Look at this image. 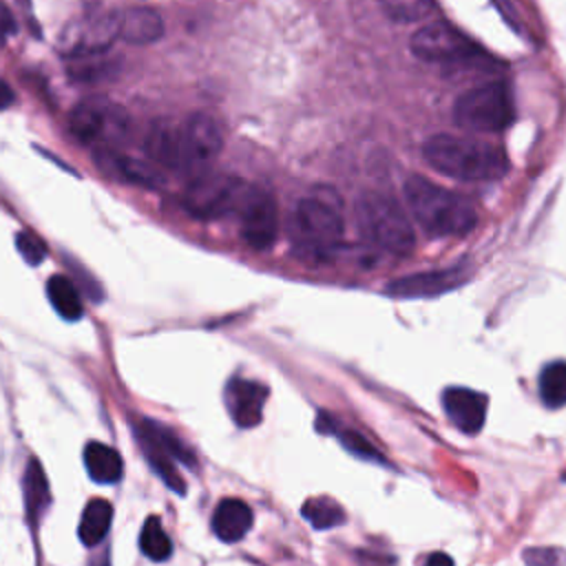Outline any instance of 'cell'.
<instances>
[{"label":"cell","instance_id":"obj_1","mask_svg":"<svg viewBox=\"0 0 566 566\" xmlns=\"http://www.w3.org/2000/svg\"><path fill=\"white\" fill-rule=\"evenodd\" d=\"M422 153L433 170L460 181H493L509 170L502 148L471 137L438 133L424 142Z\"/></svg>","mask_w":566,"mask_h":566},{"label":"cell","instance_id":"obj_2","mask_svg":"<svg viewBox=\"0 0 566 566\" xmlns=\"http://www.w3.org/2000/svg\"><path fill=\"white\" fill-rule=\"evenodd\" d=\"M402 192L413 221L429 237H462L478 223V214L464 197L420 175H411Z\"/></svg>","mask_w":566,"mask_h":566},{"label":"cell","instance_id":"obj_3","mask_svg":"<svg viewBox=\"0 0 566 566\" xmlns=\"http://www.w3.org/2000/svg\"><path fill=\"white\" fill-rule=\"evenodd\" d=\"M292 237L307 256H329L343 239V217L329 190L303 197L292 214Z\"/></svg>","mask_w":566,"mask_h":566},{"label":"cell","instance_id":"obj_4","mask_svg":"<svg viewBox=\"0 0 566 566\" xmlns=\"http://www.w3.org/2000/svg\"><path fill=\"white\" fill-rule=\"evenodd\" d=\"M356 219L363 237L382 252L402 256L413 248V228L391 197L365 192L356 201Z\"/></svg>","mask_w":566,"mask_h":566},{"label":"cell","instance_id":"obj_5","mask_svg":"<svg viewBox=\"0 0 566 566\" xmlns=\"http://www.w3.org/2000/svg\"><path fill=\"white\" fill-rule=\"evenodd\" d=\"M515 117L513 97L506 84L489 82L462 93L453 104V119L471 133H500Z\"/></svg>","mask_w":566,"mask_h":566},{"label":"cell","instance_id":"obj_6","mask_svg":"<svg viewBox=\"0 0 566 566\" xmlns=\"http://www.w3.org/2000/svg\"><path fill=\"white\" fill-rule=\"evenodd\" d=\"M69 126L80 142L97 148H111L126 139L130 130V117L124 106L95 95L73 106Z\"/></svg>","mask_w":566,"mask_h":566},{"label":"cell","instance_id":"obj_7","mask_svg":"<svg viewBox=\"0 0 566 566\" xmlns=\"http://www.w3.org/2000/svg\"><path fill=\"white\" fill-rule=\"evenodd\" d=\"M252 186L226 172L199 175L184 195V208L197 219H219L241 210Z\"/></svg>","mask_w":566,"mask_h":566},{"label":"cell","instance_id":"obj_8","mask_svg":"<svg viewBox=\"0 0 566 566\" xmlns=\"http://www.w3.org/2000/svg\"><path fill=\"white\" fill-rule=\"evenodd\" d=\"M135 436L148 464L166 482V486H170L177 493H186V484L175 462H186L188 467H195V455L184 444V440L177 438L175 431L155 420H139L135 424Z\"/></svg>","mask_w":566,"mask_h":566},{"label":"cell","instance_id":"obj_9","mask_svg":"<svg viewBox=\"0 0 566 566\" xmlns=\"http://www.w3.org/2000/svg\"><path fill=\"white\" fill-rule=\"evenodd\" d=\"M119 13H91L69 22L57 40V49L71 60L82 55H95L108 51V46L119 40Z\"/></svg>","mask_w":566,"mask_h":566},{"label":"cell","instance_id":"obj_10","mask_svg":"<svg viewBox=\"0 0 566 566\" xmlns=\"http://www.w3.org/2000/svg\"><path fill=\"white\" fill-rule=\"evenodd\" d=\"M478 44L447 22H429L411 35V53L424 62L453 64L478 55Z\"/></svg>","mask_w":566,"mask_h":566},{"label":"cell","instance_id":"obj_11","mask_svg":"<svg viewBox=\"0 0 566 566\" xmlns=\"http://www.w3.org/2000/svg\"><path fill=\"white\" fill-rule=\"evenodd\" d=\"M241 234L254 250H268L276 241L279 212L276 201L268 190L250 188L245 201L241 203Z\"/></svg>","mask_w":566,"mask_h":566},{"label":"cell","instance_id":"obj_12","mask_svg":"<svg viewBox=\"0 0 566 566\" xmlns=\"http://www.w3.org/2000/svg\"><path fill=\"white\" fill-rule=\"evenodd\" d=\"M186 161L190 166L210 164L223 146L221 124L210 113H192L181 122Z\"/></svg>","mask_w":566,"mask_h":566},{"label":"cell","instance_id":"obj_13","mask_svg":"<svg viewBox=\"0 0 566 566\" xmlns=\"http://www.w3.org/2000/svg\"><path fill=\"white\" fill-rule=\"evenodd\" d=\"M223 400H226V409H228L232 422L241 429H252L263 418L268 389L254 380L232 378L226 385Z\"/></svg>","mask_w":566,"mask_h":566},{"label":"cell","instance_id":"obj_14","mask_svg":"<svg viewBox=\"0 0 566 566\" xmlns=\"http://www.w3.org/2000/svg\"><path fill=\"white\" fill-rule=\"evenodd\" d=\"M486 396L469 387H447L442 394V409L451 424L467 436L480 433L486 420Z\"/></svg>","mask_w":566,"mask_h":566},{"label":"cell","instance_id":"obj_15","mask_svg":"<svg viewBox=\"0 0 566 566\" xmlns=\"http://www.w3.org/2000/svg\"><path fill=\"white\" fill-rule=\"evenodd\" d=\"M144 148H146V155L164 168H172V170L188 168L186 150H184L181 122L179 124L170 122V119L153 122L148 133H146Z\"/></svg>","mask_w":566,"mask_h":566},{"label":"cell","instance_id":"obj_16","mask_svg":"<svg viewBox=\"0 0 566 566\" xmlns=\"http://www.w3.org/2000/svg\"><path fill=\"white\" fill-rule=\"evenodd\" d=\"M462 283V270H442V272H418L405 279H398L387 285V294L416 298V296H436L447 290H453Z\"/></svg>","mask_w":566,"mask_h":566},{"label":"cell","instance_id":"obj_17","mask_svg":"<svg viewBox=\"0 0 566 566\" xmlns=\"http://www.w3.org/2000/svg\"><path fill=\"white\" fill-rule=\"evenodd\" d=\"M252 509L239 500V497H226L217 504L214 513H212V533L226 542V544H234L239 539L245 537V533L252 526Z\"/></svg>","mask_w":566,"mask_h":566},{"label":"cell","instance_id":"obj_18","mask_svg":"<svg viewBox=\"0 0 566 566\" xmlns=\"http://www.w3.org/2000/svg\"><path fill=\"white\" fill-rule=\"evenodd\" d=\"M119 40L128 44H150L164 35V20L155 9L133 7L119 11Z\"/></svg>","mask_w":566,"mask_h":566},{"label":"cell","instance_id":"obj_19","mask_svg":"<svg viewBox=\"0 0 566 566\" xmlns=\"http://www.w3.org/2000/svg\"><path fill=\"white\" fill-rule=\"evenodd\" d=\"M84 467H86V473L91 475V480H95L99 484H113L124 473L122 455L113 447L97 442V440L86 442Z\"/></svg>","mask_w":566,"mask_h":566},{"label":"cell","instance_id":"obj_20","mask_svg":"<svg viewBox=\"0 0 566 566\" xmlns=\"http://www.w3.org/2000/svg\"><path fill=\"white\" fill-rule=\"evenodd\" d=\"M99 157V161L119 179L130 181V184H139V186H150L155 188L157 184H161V175L157 172V168H153L146 161H139L135 157H124L113 153L111 148H102L99 155H95V159Z\"/></svg>","mask_w":566,"mask_h":566},{"label":"cell","instance_id":"obj_21","mask_svg":"<svg viewBox=\"0 0 566 566\" xmlns=\"http://www.w3.org/2000/svg\"><path fill=\"white\" fill-rule=\"evenodd\" d=\"M22 491H24V511H27V520L29 524L35 528L40 515L44 513V509L49 506V480L46 473L42 469V464L31 458L27 469H24V478H22Z\"/></svg>","mask_w":566,"mask_h":566},{"label":"cell","instance_id":"obj_22","mask_svg":"<svg viewBox=\"0 0 566 566\" xmlns=\"http://www.w3.org/2000/svg\"><path fill=\"white\" fill-rule=\"evenodd\" d=\"M119 57L104 53H95V55H82V57H71L69 62V75L75 82H84V84H95V82H106L117 77L119 73Z\"/></svg>","mask_w":566,"mask_h":566},{"label":"cell","instance_id":"obj_23","mask_svg":"<svg viewBox=\"0 0 566 566\" xmlns=\"http://www.w3.org/2000/svg\"><path fill=\"white\" fill-rule=\"evenodd\" d=\"M111 522H113V506L108 500H102V497H95L91 500L84 511H82V517H80V526H77V535H80V542L84 546H97L108 528H111Z\"/></svg>","mask_w":566,"mask_h":566},{"label":"cell","instance_id":"obj_24","mask_svg":"<svg viewBox=\"0 0 566 566\" xmlns=\"http://www.w3.org/2000/svg\"><path fill=\"white\" fill-rule=\"evenodd\" d=\"M46 296L53 305V310L64 318V321H77L82 318V298L73 281L64 274H53L46 281Z\"/></svg>","mask_w":566,"mask_h":566},{"label":"cell","instance_id":"obj_25","mask_svg":"<svg viewBox=\"0 0 566 566\" xmlns=\"http://www.w3.org/2000/svg\"><path fill=\"white\" fill-rule=\"evenodd\" d=\"M336 424H338V422H336L332 416H327V413H321L318 420H316V429L323 431V433H338L340 444H343L349 453H354V455H358V458H363V460H369V462L385 464V458L374 449V444H371L367 438H363L358 431H352V429H345V431H343V429H338Z\"/></svg>","mask_w":566,"mask_h":566},{"label":"cell","instance_id":"obj_26","mask_svg":"<svg viewBox=\"0 0 566 566\" xmlns=\"http://www.w3.org/2000/svg\"><path fill=\"white\" fill-rule=\"evenodd\" d=\"M539 398L544 407L559 409L566 405V360L548 363L539 374Z\"/></svg>","mask_w":566,"mask_h":566},{"label":"cell","instance_id":"obj_27","mask_svg":"<svg viewBox=\"0 0 566 566\" xmlns=\"http://www.w3.org/2000/svg\"><path fill=\"white\" fill-rule=\"evenodd\" d=\"M301 515L316 528V531H327V528H334L338 524L345 522V511L343 506L327 497V495H316V497H310L303 502V509H301Z\"/></svg>","mask_w":566,"mask_h":566},{"label":"cell","instance_id":"obj_28","mask_svg":"<svg viewBox=\"0 0 566 566\" xmlns=\"http://www.w3.org/2000/svg\"><path fill=\"white\" fill-rule=\"evenodd\" d=\"M139 548L153 562H166L172 555V542L166 535L161 520L157 515L146 517L139 533Z\"/></svg>","mask_w":566,"mask_h":566},{"label":"cell","instance_id":"obj_29","mask_svg":"<svg viewBox=\"0 0 566 566\" xmlns=\"http://www.w3.org/2000/svg\"><path fill=\"white\" fill-rule=\"evenodd\" d=\"M380 4L396 22H418L433 9V0H380Z\"/></svg>","mask_w":566,"mask_h":566},{"label":"cell","instance_id":"obj_30","mask_svg":"<svg viewBox=\"0 0 566 566\" xmlns=\"http://www.w3.org/2000/svg\"><path fill=\"white\" fill-rule=\"evenodd\" d=\"M15 248L22 254V259L27 263H31V265H38V263H42L46 259L44 241L35 232H31V230H22V232L15 234Z\"/></svg>","mask_w":566,"mask_h":566},{"label":"cell","instance_id":"obj_31","mask_svg":"<svg viewBox=\"0 0 566 566\" xmlns=\"http://www.w3.org/2000/svg\"><path fill=\"white\" fill-rule=\"evenodd\" d=\"M526 566H566V551L557 546H533L522 553Z\"/></svg>","mask_w":566,"mask_h":566},{"label":"cell","instance_id":"obj_32","mask_svg":"<svg viewBox=\"0 0 566 566\" xmlns=\"http://www.w3.org/2000/svg\"><path fill=\"white\" fill-rule=\"evenodd\" d=\"M15 33V20L4 2H0V42H4L9 35Z\"/></svg>","mask_w":566,"mask_h":566},{"label":"cell","instance_id":"obj_33","mask_svg":"<svg viewBox=\"0 0 566 566\" xmlns=\"http://www.w3.org/2000/svg\"><path fill=\"white\" fill-rule=\"evenodd\" d=\"M422 566H453V559L447 555V553H431V555H427V559H424V564Z\"/></svg>","mask_w":566,"mask_h":566},{"label":"cell","instance_id":"obj_34","mask_svg":"<svg viewBox=\"0 0 566 566\" xmlns=\"http://www.w3.org/2000/svg\"><path fill=\"white\" fill-rule=\"evenodd\" d=\"M11 104H13V91L4 80H0V111H4Z\"/></svg>","mask_w":566,"mask_h":566}]
</instances>
